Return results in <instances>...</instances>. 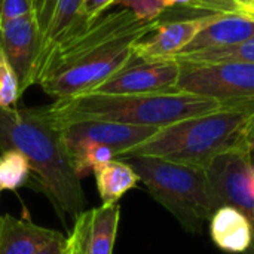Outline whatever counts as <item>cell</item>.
I'll list each match as a JSON object with an SVG mask.
<instances>
[{"label": "cell", "instance_id": "3", "mask_svg": "<svg viewBox=\"0 0 254 254\" xmlns=\"http://www.w3.org/2000/svg\"><path fill=\"white\" fill-rule=\"evenodd\" d=\"M253 122L254 100L223 103L214 112L161 128L147 141L116 159L143 156L207 168L219 155L252 144L249 132Z\"/></svg>", "mask_w": 254, "mask_h": 254}, {"label": "cell", "instance_id": "10", "mask_svg": "<svg viewBox=\"0 0 254 254\" xmlns=\"http://www.w3.org/2000/svg\"><path fill=\"white\" fill-rule=\"evenodd\" d=\"M0 49L18 76L22 95L36 85L40 61V36L33 12L0 25Z\"/></svg>", "mask_w": 254, "mask_h": 254}, {"label": "cell", "instance_id": "17", "mask_svg": "<svg viewBox=\"0 0 254 254\" xmlns=\"http://www.w3.org/2000/svg\"><path fill=\"white\" fill-rule=\"evenodd\" d=\"M98 195L103 204L118 202L127 192L140 183L138 174L124 159H112L94 171Z\"/></svg>", "mask_w": 254, "mask_h": 254}, {"label": "cell", "instance_id": "30", "mask_svg": "<svg viewBox=\"0 0 254 254\" xmlns=\"http://www.w3.org/2000/svg\"><path fill=\"white\" fill-rule=\"evenodd\" d=\"M237 1H238V0H237Z\"/></svg>", "mask_w": 254, "mask_h": 254}, {"label": "cell", "instance_id": "1", "mask_svg": "<svg viewBox=\"0 0 254 254\" xmlns=\"http://www.w3.org/2000/svg\"><path fill=\"white\" fill-rule=\"evenodd\" d=\"M158 21H144L125 7L79 25L51 49L36 85L55 100L92 92L129 61L132 46Z\"/></svg>", "mask_w": 254, "mask_h": 254}, {"label": "cell", "instance_id": "5", "mask_svg": "<svg viewBox=\"0 0 254 254\" xmlns=\"http://www.w3.org/2000/svg\"><path fill=\"white\" fill-rule=\"evenodd\" d=\"M150 196L167 208L186 232L201 234L202 226L219 210L205 168L156 158H125Z\"/></svg>", "mask_w": 254, "mask_h": 254}, {"label": "cell", "instance_id": "4", "mask_svg": "<svg viewBox=\"0 0 254 254\" xmlns=\"http://www.w3.org/2000/svg\"><path fill=\"white\" fill-rule=\"evenodd\" d=\"M223 103L188 92L165 94H97L55 100L46 106L58 124L77 121H106L137 127L164 128L176 122L220 109Z\"/></svg>", "mask_w": 254, "mask_h": 254}, {"label": "cell", "instance_id": "14", "mask_svg": "<svg viewBox=\"0 0 254 254\" xmlns=\"http://www.w3.org/2000/svg\"><path fill=\"white\" fill-rule=\"evenodd\" d=\"M61 234L34 225L30 219L0 216V254H36Z\"/></svg>", "mask_w": 254, "mask_h": 254}, {"label": "cell", "instance_id": "16", "mask_svg": "<svg viewBox=\"0 0 254 254\" xmlns=\"http://www.w3.org/2000/svg\"><path fill=\"white\" fill-rule=\"evenodd\" d=\"M119 219L121 207L118 202L89 210L86 254H113Z\"/></svg>", "mask_w": 254, "mask_h": 254}, {"label": "cell", "instance_id": "27", "mask_svg": "<svg viewBox=\"0 0 254 254\" xmlns=\"http://www.w3.org/2000/svg\"><path fill=\"white\" fill-rule=\"evenodd\" d=\"M253 238H254V213H253Z\"/></svg>", "mask_w": 254, "mask_h": 254}, {"label": "cell", "instance_id": "29", "mask_svg": "<svg viewBox=\"0 0 254 254\" xmlns=\"http://www.w3.org/2000/svg\"><path fill=\"white\" fill-rule=\"evenodd\" d=\"M0 7H1V0H0Z\"/></svg>", "mask_w": 254, "mask_h": 254}, {"label": "cell", "instance_id": "19", "mask_svg": "<svg viewBox=\"0 0 254 254\" xmlns=\"http://www.w3.org/2000/svg\"><path fill=\"white\" fill-rule=\"evenodd\" d=\"M176 61H190V63H223V61H247L254 63V37L244 43L222 48L208 49L195 54H188L174 58Z\"/></svg>", "mask_w": 254, "mask_h": 254}, {"label": "cell", "instance_id": "2", "mask_svg": "<svg viewBox=\"0 0 254 254\" xmlns=\"http://www.w3.org/2000/svg\"><path fill=\"white\" fill-rule=\"evenodd\" d=\"M18 150L30 164L40 190L57 214L77 219L86 207V196L64 147L61 128L48 107H0V152Z\"/></svg>", "mask_w": 254, "mask_h": 254}, {"label": "cell", "instance_id": "24", "mask_svg": "<svg viewBox=\"0 0 254 254\" xmlns=\"http://www.w3.org/2000/svg\"><path fill=\"white\" fill-rule=\"evenodd\" d=\"M65 247H67V238L60 235L36 254H65Z\"/></svg>", "mask_w": 254, "mask_h": 254}, {"label": "cell", "instance_id": "13", "mask_svg": "<svg viewBox=\"0 0 254 254\" xmlns=\"http://www.w3.org/2000/svg\"><path fill=\"white\" fill-rule=\"evenodd\" d=\"M252 37H254L253 15L244 12L217 13L214 19L204 30H201L177 57L208 49L235 46L247 42Z\"/></svg>", "mask_w": 254, "mask_h": 254}, {"label": "cell", "instance_id": "26", "mask_svg": "<svg viewBox=\"0 0 254 254\" xmlns=\"http://www.w3.org/2000/svg\"><path fill=\"white\" fill-rule=\"evenodd\" d=\"M249 140H250V143L254 141V122L253 125H252V128H250V132H249Z\"/></svg>", "mask_w": 254, "mask_h": 254}, {"label": "cell", "instance_id": "22", "mask_svg": "<svg viewBox=\"0 0 254 254\" xmlns=\"http://www.w3.org/2000/svg\"><path fill=\"white\" fill-rule=\"evenodd\" d=\"M33 12V0H1L0 25Z\"/></svg>", "mask_w": 254, "mask_h": 254}, {"label": "cell", "instance_id": "21", "mask_svg": "<svg viewBox=\"0 0 254 254\" xmlns=\"http://www.w3.org/2000/svg\"><path fill=\"white\" fill-rule=\"evenodd\" d=\"M89 225V210L83 211L71 228L70 235L67 237L65 254H86V237Z\"/></svg>", "mask_w": 254, "mask_h": 254}, {"label": "cell", "instance_id": "25", "mask_svg": "<svg viewBox=\"0 0 254 254\" xmlns=\"http://www.w3.org/2000/svg\"><path fill=\"white\" fill-rule=\"evenodd\" d=\"M241 7H243V12L244 13H249V15H254V0H246L241 3Z\"/></svg>", "mask_w": 254, "mask_h": 254}, {"label": "cell", "instance_id": "6", "mask_svg": "<svg viewBox=\"0 0 254 254\" xmlns=\"http://www.w3.org/2000/svg\"><path fill=\"white\" fill-rule=\"evenodd\" d=\"M177 89L220 103L254 100V63H190L179 61Z\"/></svg>", "mask_w": 254, "mask_h": 254}, {"label": "cell", "instance_id": "11", "mask_svg": "<svg viewBox=\"0 0 254 254\" xmlns=\"http://www.w3.org/2000/svg\"><path fill=\"white\" fill-rule=\"evenodd\" d=\"M217 13H211L170 22L158 21L155 28L132 46V55L144 61L174 60L192 42V39L214 19Z\"/></svg>", "mask_w": 254, "mask_h": 254}, {"label": "cell", "instance_id": "7", "mask_svg": "<svg viewBox=\"0 0 254 254\" xmlns=\"http://www.w3.org/2000/svg\"><path fill=\"white\" fill-rule=\"evenodd\" d=\"M252 144L219 155L205 168L213 195L220 207L240 210L253 225L254 162Z\"/></svg>", "mask_w": 254, "mask_h": 254}, {"label": "cell", "instance_id": "9", "mask_svg": "<svg viewBox=\"0 0 254 254\" xmlns=\"http://www.w3.org/2000/svg\"><path fill=\"white\" fill-rule=\"evenodd\" d=\"M179 76L180 64L176 60L144 61L132 55L122 68L92 92L118 95L180 92L177 89Z\"/></svg>", "mask_w": 254, "mask_h": 254}, {"label": "cell", "instance_id": "12", "mask_svg": "<svg viewBox=\"0 0 254 254\" xmlns=\"http://www.w3.org/2000/svg\"><path fill=\"white\" fill-rule=\"evenodd\" d=\"M33 13L40 36L39 68L58 42L89 21L83 15V0H33Z\"/></svg>", "mask_w": 254, "mask_h": 254}, {"label": "cell", "instance_id": "28", "mask_svg": "<svg viewBox=\"0 0 254 254\" xmlns=\"http://www.w3.org/2000/svg\"><path fill=\"white\" fill-rule=\"evenodd\" d=\"M252 147H253V150H254V141H253V143H252Z\"/></svg>", "mask_w": 254, "mask_h": 254}, {"label": "cell", "instance_id": "31", "mask_svg": "<svg viewBox=\"0 0 254 254\" xmlns=\"http://www.w3.org/2000/svg\"><path fill=\"white\" fill-rule=\"evenodd\" d=\"M253 16H254V15H253Z\"/></svg>", "mask_w": 254, "mask_h": 254}, {"label": "cell", "instance_id": "18", "mask_svg": "<svg viewBox=\"0 0 254 254\" xmlns=\"http://www.w3.org/2000/svg\"><path fill=\"white\" fill-rule=\"evenodd\" d=\"M30 176V164L22 153L18 150L0 152V195L4 190L22 188Z\"/></svg>", "mask_w": 254, "mask_h": 254}, {"label": "cell", "instance_id": "8", "mask_svg": "<svg viewBox=\"0 0 254 254\" xmlns=\"http://www.w3.org/2000/svg\"><path fill=\"white\" fill-rule=\"evenodd\" d=\"M61 135L68 159L88 146H106L115 152V158L140 146L153 137L161 128L137 127L106 121H77L61 124Z\"/></svg>", "mask_w": 254, "mask_h": 254}, {"label": "cell", "instance_id": "20", "mask_svg": "<svg viewBox=\"0 0 254 254\" xmlns=\"http://www.w3.org/2000/svg\"><path fill=\"white\" fill-rule=\"evenodd\" d=\"M21 97L18 76L0 49V107H13Z\"/></svg>", "mask_w": 254, "mask_h": 254}, {"label": "cell", "instance_id": "23", "mask_svg": "<svg viewBox=\"0 0 254 254\" xmlns=\"http://www.w3.org/2000/svg\"><path fill=\"white\" fill-rule=\"evenodd\" d=\"M116 1L118 0H83V15L86 16V19L92 21L106 13V10L115 6Z\"/></svg>", "mask_w": 254, "mask_h": 254}, {"label": "cell", "instance_id": "15", "mask_svg": "<svg viewBox=\"0 0 254 254\" xmlns=\"http://www.w3.org/2000/svg\"><path fill=\"white\" fill-rule=\"evenodd\" d=\"M210 235L222 252L246 254L253 244V225L240 210L220 207L210 219Z\"/></svg>", "mask_w": 254, "mask_h": 254}]
</instances>
